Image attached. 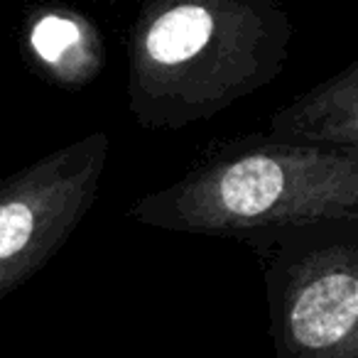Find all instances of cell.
Masks as SVG:
<instances>
[{"instance_id": "3", "label": "cell", "mask_w": 358, "mask_h": 358, "mask_svg": "<svg viewBox=\"0 0 358 358\" xmlns=\"http://www.w3.org/2000/svg\"><path fill=\"white\" fill-rule=\"evenodd\" d=\"M263 273L275 358H358V221L238 238Z\"/></svg>"}, {"instance_id": "4", "label": "cell", "mask_w": 358, "mask_h": 358, "mask_svg": "<svg viewBox=\"0 0 358 358\" xmlns=\"http://www.w3.org/2000/svg\"><path fill=\"white\" fill-rule=\"evenodd\" d=\"M108 150V133L96 130L0 182V299L35 278L86 219Z\"/></svg>"}, {"instance_id": "1", "label": "cell", "mask_w": 358, "mask_h": 358, "mask_svg": "<svg viewBox=\"0 0 358 358\" xmlns=\"http://www.w3.org/2000/svg\"><path fill=\"white\" fill-rule=\"evenodd\" d=\"M289 40L275 0H155L130 27V113L148 130L216 118L282 74Z\"/></svg>"}, {"instance_id": "2", "label": "cell", "mask_w": 358, "mask_h": 358, "mask_svg": "<svg viewBox=\"0 0 358 358\" xmlns=\"http://www.w3.org/2000/svg\"><path fill=\"white\" fill-rule=\"evenodd\" d=\"M128 219L219 238L314 221H358V150L294 148L245 135L214 145L177 182L140 196Z\"/></svg>"}, {"instance_id": "5", "label": "cell", "mask_w": 358, "mask_h": 358, "mask_svg": "<svg viewBox=\"0 0 358 358\" xmlns=\"http://www.w3.org/2000/svg\"><path fill=\"white\" fill-rule=\"evenodd\" d=\"M265 138L294 148L358 150V59L275 110Z\"/></svg>"}, {"instance_id": "6", "label": "cell", "mask_w": 358, "mask_h": 358, "mask_svg": "<svg viewBox=\"0 0 358 358\" xmlns=\"http://www.w3.org/2000/svg\"><path fill=\"white\" fill-rule=\"evenodd\" d=\"M35 59L62 86L89 84L106 62L101 37L94 27L66 10H47L27 32Z\"/></svg>"}]
</instances>
